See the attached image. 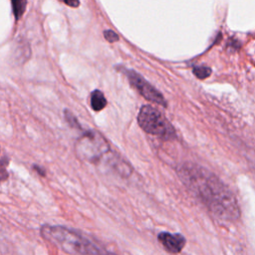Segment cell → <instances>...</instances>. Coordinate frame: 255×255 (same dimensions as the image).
Returning <instances> with one entry per match:
<instances>
[{
    "label": "cell",
    "mask_w": 255,
    "mask_h": 255,
    "mask_svg": "<svg viewBox=\"0 0 255 255\" xmlns=\"http://www.w3.org/2000/svg\"><path fill=\"white\" fill-rule=\"evenodd\" d=\"M177 174L216 218L232 221L240 216L236 197L215 174L191 162L181 164Z\"/></svg>",
    "instance_id": "1"
},
{
    "label": "cell",
    "mask_w": 255,
    "mask_h": 255,
    "mask_svg": "<svg viewBox=\"0 0 255 255\" xmlns=\"http://www.w3.org/2000/svg\"><path fill=\"white\" fill-rule=\"evenodd\" d=\"M41 235L71 255H103L102 250L79 231L61 225H44Z\"/></svg>",
    "instance_id": "2"
},
{
    "label": "cell",
    "mask_w": 255,
    "mask_h": 255,
    "mask_svg": "<svg viewBox=\"0 0 255 255\" xmlns=\"http://www.w3.org/2000/svg\"><path fill=\"white\" fill-rule=\"evenodd\" d=\"M137 124L148 134L159 136L163 139H173L176 136L172 125L154 107L144 105L137 115Z\"/></svg>",
    "instance_id": "3"
},
{
    "label": "cell",
    "mask_w": 255,
    "mask_h": 255,
    "mask_svg": "<svg viewBox=\"0 0 255 255\" xmlns=\"http://www.w3.org/2000/svg\"><path fill=\"white\" fill-rule=\"evenodd\" d=\"M110 150L111 147L106 138L100 132L93 129L85 131L76 142L78 157L89 162L101 160Z\"/></svg>",
    "instance_id": "4"
},
{
    "label": "cell",
    "mask_w": 255,
    "mask_h": 255,
    "mask_svg": "<svg viewBox=\"0 0 255 255\" xmlns=\"http://www.w3.org/2000/svg\"><path fill=\"white\" fill-rule=\"evenodd\" d=\"M118 69L126 75L130 86L146 101L157 104L163 108L167 107V103L162 94L159 91H157L150 83H148L141 75H139L137 72L133 70L127 69L121 66Z\"/></svg>",
    "instance_id": "5"
},
{
    "label": "cell",
    "mask_w": 255,
    "mask_h": 255,
    "mask_svg": "<svg viewBox=\"0 0 255 255\" xmlns=\"http://www.w3.org/2000/svg\"><path fill=\"white\" fill-rule=\"evenodd\" d=\"M157 240L169 253H179L185 246L186 239L180 233L160 232L157 235Z\"/></svg>",
    "instance_id": "6"
},
{
    "label": "cell",
    "mask_w": 255,
    "mask_h": 255,
    "mask_svg": "<svg viewBox=\"0 0 255 255\" xmlns=\"http://www.w3.org/2000/svg\"><path fill=\"white\" fill-rule=\"evenodd\" d=\"M91 107L95 112L102 111L107 106V99L100 90H95L91 93Z\"/></svg>",
    "instance_id": "7"
},
{
    "label": "cell",
    "mask_w": 255,
    "mask_h": 255,
    "mask_svg": "<svg viewBox=\"0 0 255 255\" xmlns=\"http://www.w3.org/2000/svg\"><path fill=\"white\" fill-rule=\"evenodd\" d=\"M211 69L207 66H194L192 69L193 75L199 80H204L211 75Z\"/></svg>",
    "instance_id": "8"
},
{
    "label": "cell",
    "mask_w": 255,
    "mask_h": 255,
    "mask_svg": "<svg viewBox=\"0 0 255 255\" xmlns=\"http://www.w3.org/2000/svg\"><path fill=\"white\" fill-rule=\"evenodd\" d=\"M11 4L13 7V13H14L15 19L18 20L19 18H21V16L23 15V13L25 11L27 1H12Z\"/></svg>",
    "instance_id": "9"
},
{
    "label": "cell",
    "mask_w": 255,
    "mask_h": 255,
    "mask_svg": "<svg viewBox=\"0 0 255 255\" xmlns=\"http://www.w3.org/2000/svg\"><path fill=\"white\" fill-rule=\"evenodd\" d=\"M64 116H65V119L66 121L69 123V125L72 127V128H81V126L79 125L77 119L75 118V116L68 110H65L64 111Z\"/></svg>",
    "instance_id": "10"
},
{
    "label": "cell",
    "mask_w": 255,
    "mask_h": 255,
    "mask_svg": "<svg viewBox=\"0 0 255 255\" xmlns=\"http://www.w3.org/2000/svg\"><path fill=\"white\" fill-rule=\"evenodd\" d=\"M103 34H104V37L106 38V40L110 43H115V42L119 41V35L113 30H105L103 32Z\"/></svg>",
    "instance_id": "11"
},
{
    "label": "cell",
    "mask_w": 255,
    "mask_h": 255,
    "mask_svg": "<svg viewBox=\"0 0 255 255\" xmlns=\"http://www.w3.org/2000/svg\"><path fill=\"white\" fill-rule=\"evenodd\" d=\"M7 177H8V172L6 170V167L3 164V160H0V182L7 179Z\"/></svg>",
    "instance_id": "12"
},
{
    "label": "cell",
    "mask_w": 255,
    "mask_h": 255,
    "mask_svg": "<svg viewBox=\"0 0 255 255\" xmlns=\"http://www.w3.org/2000/svg\"><path fill=\"white\" fill-rule=\"evenodd\" d=\"M64 3L68 6H72V7H78L80 5V1H64Z\"/></svg>",
    "instance_id": "13"
},
{
    "label": "cell",
    "mask_w": 255,
    "mask_h": 255,
    "mask_svg": "<svg viewBox=\"0 0 255 255\" xmlns=\"http://www.w3.org/2000/svg\"><path fill=\"white\" fill-rule=\"evenodd\" d=\"M34 169H35V170H37V171H38V173H40L42 176H45V170H44V169H42V168H40V166H38V165H34Z\"/></svg>",
    "instance_id": "14"
},
{
    "label": "cell",
    "mask_w": 255,
    "mask_h": 255,
    "mask_svg": "<svg viewBox=\"0 0 255 255\" xmlns=\"http://www.w3.org/2000/svg\"><path fill=\"white\" fill-rule=\"evenodd\" d=\"M107 255H116V254H114V253H107Z\"/></svg>",
    "instance_id": "15"
}]
</instances>
